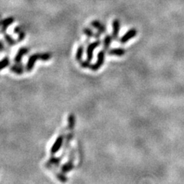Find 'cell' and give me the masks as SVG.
Returning a JSON list of instances; mask_svg holds the SVG:
<instances>
[{
    "mask_svg": "<svg viewBox=\"0 0 184 184\" xmlns=\"http://www.w3.org/2000/svg\"><path fill=\"white\" fill-rule=\"evenodd\" d=\"M4 49H5V46H4V44H3V41H0V51H4Z\"/></svg>",
    "mask_w": 184,
    "mask_h": 184,
    "instance_id": "25",
    "label": "cell"
},
{
    "mask_svg": "<svg viewBox=\"0 0 184 184\" xmlns=\"http://www.w3.org/2000/svg\"><path fill=\"white\" fill-rule=\"evenodd\" d=\"M83 32H84L88 38H95V35H96L95 34V33L93 32V31H92L91 29H89V28H85V29H84Z\"/></svg>",
    "mask_w": 184,
    "mask_h": 184,
    "instance_id": "20",
    "label": "cell"
},
{
    "mask_svg": "<svg viewBox=\"0 0 184 184\" xmlns=\"http://www.w3.org/2000/svg\"><path fill=\"white\" fill-rule=\"evenodd\" d=\"M91 62H89L88 60L87 61H81V62H80V64H81V66L83 68H90V67H91V63H90Z\"/></svg>",
    "mask_w": 184,
    "mask_h": 184,
    "instance_id": "23",
    "label": "cell"
},
{
    "mask_svg": "<svg viewBox=\"0 0 184 184\" xmlns=\"http://www.w3.org/2000/svg\"><path fill=\"white\" fill-rule=\"evenodd\" d=\"M4 38H5V40L6 41V42L8 43L9 46H15V45L16 44V41H15L13 37H11L9 35L4 33Z\"/></svg>",
    "mask_w": 184,
    "mask_h": 184,
    "instance_id": "18",
    "label": "cell"
},
{
    "mask_svg": "<svg viewBox=\"0 0 184 184\" xmlns=\"http://www.w3.org/2000/svg\"><path fill=\"white\" fill-rule=\"evenodd\" d=\"M39 59L41 60V54L40 53L33 54V55H31V56L29 58V60H28L27 62L25 70H26L27 72H31V71H32L35 64V62H37V60Z\"/></svg>",
    "mask_w": 184,
    "mask_h": 184,
    "instance_id": "4",
    "label": "cell"
},
{
    "mask_svg": "<svg viewBox=\"0 0 184 184\" xmlns=\"http://www.w3.org/2000/svg\"><path fill=\"white\" fill-rule=\"evenodd\" d=\"M56 177L58 179V180L61 182H62V183H66V182L68 181V178L67 176H65V173H63L62 172V173H58L56 174Z\"/></svg>",
    "mask_w": 184,
    "mask_h": 184,
    "instance_id": "19",
    "label": "cell"
},
{
    "mask_svg": "<svg viewBox=\"0 0 184 184\" xmlns=\"http://www.w3.org/2000/svg\"><path fill=\"white\" fill-rule=\"evenodd\" d=\"M29 49L28 48H26V47H22V48H21L18 51V52H17L15 58H14V61H15V63L20 64L24 55H27V54L29 53Z\"/></svg>",
    "mask_w": 184,
    "mask_h": 184,
    "instance_id": "6",
    "label": "cell"
},
{
    "mask_svg": "<svg viewBox=\"0 0 184 184\" xmlns=\"http://www.w3.org/2000/svg\"><path fill=\"white\" fill-rule=\"evenodd\" d=\"M75 123L76 119L74 114H70L68 116V130L72 131L75 127Z\"/></svg>",
    "mask_w": 184,
    "mask_h": 184,
    "instance_id": "13",
    "label": "cell"
},
{
    "mask_svg": "<svg viewBox=\"0 0 184 184\" xmlns=\"http://www.w3.org/2000/svg\"><path fill=\"white\" fill-rule=\"evenodd\" d=\"M112 39H113V37L112 36L109 35H107L105 36V38L104 39V43H103L104 50H105V51H107V50H109V47H110L111 45Z\"/></svg>",
    "mask_w": 184,
    "mask_h": 184,
    "instance_id": "14",
    "label": "cell"
},
{
    "mask_svg": "<svg viewBox=\"0 0 184 184\" xmlns=\"http://www.w3.org/2000/svg\"><path fill=\"white\" fill-rule=\"evenodd\" d=\"M100 44H101V41L100 40H97V41H94V42L90 43L88 47H87V59L89 62H91L93 59L94 51L95 50V48L100 46Z\"/></svg>",
    "mask_w": 184,
    "mask_h": 184,
    "instance_id": "2",
    "label": "cell"
},
{
    "mask_svg": "<svg viewBox=\"0 0 184 184\" xmlns=\"http://www.w3.org/2000/svg\"><path fill=\"white\" fill-rule=\"evenodd\" d=\"M91 25L92 27L96 29L97 30H98V32L99 33H100V34H103V33H105L106 32V27L105 26V25H103V24L100 22H99V21H93V22H91Z\"/></svg>",
    "mask_w": 184,
    "mask_h": 184,
    "instance_id": "10",
    "label": "cell"
},
{
    "mask_svg": "<svg viewBox=\"0 0 184 184\" xmlns=\"http://www.w3.org/2000/svg\"><path fill=\"white\" fill-rule=\"evenodd\" d=\"M10 71L15 73L17 75H22L24 73L25 69H24V68L20 64H16V65H13L10 67Z\"/></svg>",
    "mask_w": 184,
    "mask_h": 184,
    "instance_id": "12",
    "label": "cell"
},
{
    "mask_svg": "<svg viewBox=\"0 0 184 184\" xmlns=\"http://www.w3.org/2000/svg\"><path fill=\"white\" fill-rule=\"evenodd\" d=\"M14 22H15V19H14L13 17H8V18L0 21V26L2 27V32L5 33L6 29H8Z\"/></svg>",
    "mask_w": 184,
    "mask_h": 184,
    "instance_id": "7",
    "label": "cell"
},
{
    "mask_svg": "<svg viewBox=\"0 0 184 184\" xmlns=\"http://www.w3.org/2000/svg\"><path fill=\"white\" fill-rule=\"evenodd\" d=\"M10 64V60L8 57H6V58H3V60L0 61V71L3 70L4 68H6V67H8Z\"/></svg>",
    "mask_w": 184,
    "mask_h": 184,
    "instance_id": "17",
    "label": "cell"
},
{
    "mask_svg": "<svg viewBox=\"0 0 184 184\" xmlns=\"http://www.w3.org/2000/svg\"><path fill=\"white\" fill-rule=\"evenodd\" d=\"M73 138H74V134H73L72 133H70L68 134L67 136V138H66V140H65V147H68L69 144H70L71 141H72V140L73 139Z\"/></svg>",
    "mask_w": 184,
    "mask_h": 184,
    "instance_id": "22",
    "label": "cell"
},
{
    "mask_svg": "<svg viewBox=\"0 0 184 184\" xmlns=\"http://www.w3.org/2000/svg\"><path fill=\"white\" fill-rule=\"evenodd\" d=\"M74 165L73 164V159L72 158H71L70 160L68 161V162L65 163V164L62 165V168H61V170L63 173H69V172H71L72 170L73 169H74Z\"/></svg>",
    "mask_w": 184,
    "mask_h": 184,
    "instance_id": "9",
    "label": "cell"
},
{
    "mask_svg": "<svg viewBox=\"0 0 184 184\" xmlns=\"http://www.w3.org/2000/svg\"><path fill=\"white\" fill-rule=\"evenodd\" d=\"M137 34H138V30H137L136 29H130L127 32L125 33V35H124L121 38L120 41H121V43H122V44H125V43L127 42L128 41H130V40L133 39V38H134L135 36L137 35Z\"/></svg>",
    "mask_w": 184,
    "mask_h": 184,
    "instance_id": "5",
    "label": "cell"
},
{
    "mask_svg": "<svg viewBox=\"0 0 184 184\" xmlns=\"http://www.w3.org/2000/svg\"><path fill=\"white\" fill-rule=\"evenodd\" d=\"M52 57V55L51 53L46 52V53H41V60L44 61V62H47V61L50 60Z\"/></svg>",
    "mask_w": 184,
    "mask_h": 184,
    "instance_id": "21",
    "label": "cell"
},
{
    "mask_svg": "<svg viewBox=\"0 0 184 184\" xmlns=\"http://www.w3.org/2000/svg\"><path fill=\"white\" fill-rule=\"evenodd\" d=\"M83 53H84V46H80L78 48L77 52H76L75 58L78 62H81L82 61V57H83Z\"/></svg>",
    "mask_w": 184,
    "mask_h": 184,
    "instance_id": "15",
    "label": "cell"
},
{
    "mask_svg": "<svg viewBox=\"0 0 184 184\" xmlns=\"http://www.w3.org/2000/svg\"><path fill=\"white\" fill-rule=\"evenodd\" d=\"M120 27H121V22L118 19H115L113 22V32H112V37L114 39H116L118 37L119 32H120Z\"/></svg>",
    "mask_w": 184,
    "mask_h": 184,
    "instance_id": "8",
    "label": "cell"
},
{
    "mask_svg": "<svg viewBox=\"0 0 184 184\" xmlns=\"http://www.w3.org/2000/svg\"><path fill=\"white\" fill-rule=\"evenodd\" d=\"M18 35H19L18 41H22V40H23V39L25 38V32H24V31L22 29V30H21L20 32L18 33Z\"/></svg>",
    "mask_w": 184,
    "mask_h": 184,
    "instance_id": "24",
    "label": "cell"
},
{
    "mask_svg": "<svg viewBox=\"0 0 184 184\" xmlns=\"http://www.w3.org/2000/svg\"><path fill=\"white\" fill-rule=\"evenodd\" d=\"M126 51H125L124 48H112V49L109 50L108 54L112 56H117V57H121L124 55Z\"/></svg>",
    "mask_w": 184,
    "mask_h": 184,
    "instance_id": "11",
    "label": "cell"
},
{
    "mask_svg": "<svg viewBox=\"0 0 184 184\" xmlns=\"http://www.w3.org/2000/svg\"><path fill=\"white\" fill-rule=\"evenodd\" d=\"M61 159H62L61 157H51L49 160H48V163L46 164V166L47 165H49V166H51V165H55V166H57V165L60 164L61 160H62Z\"/></svg>",
    "mask_w": 184,
    "mask_h": 184,
    "instance_id": "16",
    "label": "cell"
},
{
    "mask_svg": "<svg viewBox=\"0 0 184 184\" xmlns=\"http://www.w3.org/2000/svg\"><path fill=\"white\" fill-rule=\"evenodd\" d=\"M64 141H65V137L63 135H60L55 140V143H53L52 147L51 148V154H57L60 150V149L62 148V145H63Z\"/></svg>",
    "mask_w": 184,
    "mask_h": 184,
    "instance_id": "3",
    "label": "cell"
},
{
    "mask_svg": "<svg viewBox=\"0 0 184 184\" xmlns=\"http://www.w3.org/2000/svg\"><path fill=\"white\" fill-rule=\"evenodd\" d=\"M105 51L103 50V51H99L98 55V60H97L96 63L94 64V65H91V67H90V69L92 71H98L101 68V66L103 65L104 62H105Z\"/></svg>",
    "mask_w": 184,
    "mask_h": 184,
    "instance_id": "1",
    "label": "cell"
}]
</instances>
